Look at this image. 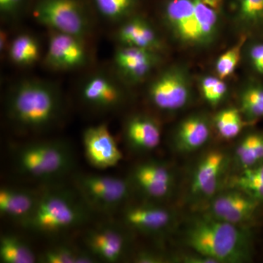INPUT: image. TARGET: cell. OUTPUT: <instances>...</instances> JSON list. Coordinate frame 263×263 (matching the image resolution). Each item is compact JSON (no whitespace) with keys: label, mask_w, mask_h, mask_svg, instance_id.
Wrapping results in <instances>:
<instances>
[{"label":"cell","mask_w":263,"mask_h":263,"mask_svg":"<svg viewBox=\"0 0 263 263\" xmlns=\"http://www.w3.org/2000/svg\"><path fill=\"white\" fill-rule=\"evenodd\" d=\"M7 118L20 134L38 135L58 125L65 105L61 91L49 81L29 79L10 88L5 101Z\"/></svg>","instance_id":"6da1fadb"},{"label":"cell","mask_w":263,"mask_h":263,"mask_svg":"<svg viewBox=\"0 0 263 263\" xmlns=\"http://www.w3.org/2000/svg\"><path fill=\"white\" fill-rule=\"evenodd\" d=\"M223 8L224 0H165L162 22L183 47L209 48L220 35Z\"/></svg>","instance_id":"7a4b0ae2"},{"label":"cell","mask_w":263,"mask_h":263,"mask_svg":"<svg viewBox=\"0 0 263 263\" xmlns=\"http://www.w3.org/2000/svg\"><path fill=\"white\" fill-rule=\"evenodd\" d=\"M96 216L72 184L53 183L40 186L35 209L22 227L37 235L56 236L84 229Z\"/></svg>","instance_id":"3957f363"},{"label":"cell","mask_w":263,"mask_h":263,"mask_svg":"<svg viewBox=\"0 0 263 263\" xmlns=\"http://www.w3.org/2000/svg\"><path fill=\"white\" fill-rule=\"evenodd\" d=\"M183 241L193 252L216 263H243L252 257V236L243 226L230 224L206 212L192 218Z\"/></svg>","instance_id":"277c9868"},{"label":"cell","mask_w":263,"mask_h":263,"mask_svg":"<svg viewBox=\"0 0 263 263\" xmlns=\"http://www.w3.org/2000/svg\"><path fill=\"white\" fill-rule=\"evenodd\" d=\"M15 174L43 185L61 183L76 172L73 147L62 139H37L19 145L12 154Z\"/></svg>","instance_id":"5b68a950"},{"label":"cell","mask_w":263,"mask_h":263,"mask_svg":"<svg viewBox=\"0 0 263 263\" xmlns=\"http://www.w3.org/2000/svg\"><path fill=\"white\" fill-rule=\"evenodd\" d=\"M70 180L90 210L104 218L120 213L135 195L127 177L76 171Z\"/></svg>","instance_id":"8992f818"},{"label":"cell","mask_w":263,"mask_h":263,"mask_svg":"<svg viewBox=\"0 0 263 263\" xmlns=\"http://www.w3.org/2000/svg\"><path fill=\"white\" fill-rule=\"evenodd\" d=\"M81 242L98 262H122L132 256L133 232L119 221H98L82 229Z\"/></svg>","instance_id":"52a82bcc"},{"label":"cell","mask_w":263,"mask_h":263,"mask_svg":"<svg viewBox=\"0 0 263 263\" xmlns=\"http://www.w3.org/2000/svg\"><path fill=\"white\" fill-rule=\"evenodd\" d=\"M146 95L151 105L160 111L171 113L182 110L193 99L190 70L180 64L166 67L151 81Z\"/></svg>","instance_id":"ba28073f"},{"label":"cell","mask_w":263,"mask_h":263,"mask_svg":"<svg viewBox=\"0 0 263 263\" xmlns=\"http://www.w3.org/2000/svg\"><path fill=\"white\" fill-rule=\"evenodd\" d=\"M32 15L37 23L50 31L84 40L91 33L89 14L81 0H37Z\"/></svg>","instance_id":"9c48e42d"},{"label":"cell","mask_w":263,"mask_h":263,"mask_svg":"<svg viewBox=\"0 0 263 263\" xmlns=\"http://www.w3.org/2000/svg\"><path fill=\"white\" fill-rule=\"evenodd\" d=\"M127 178L135 195L138 194L146 201H162L174 190V172L161 161L148 160L136 164Z\"/></svg>","instance_id":"30bf717a"},{"label":"cell","mask_w":263,"mask_h":263,"mask_svg":"<svg viewBox=\"0 0 263 263\" xmlns=\"http://www.w3.org/2000/svg\"><path fill=\"white\" fill-rule=\"evenodd\" d=\"M83 105L96 113H109L120 108L126 100L120 83L107 72H94L83 81L79 90Z\"/></svg>","instance_id":"8fae6325"},{"label":"cell","mask_w":263,"mask_h":263,"mask_svg":"<svg viewBox=\"0 0 263 263\" xmlns=\"http://www.w3.org/2000/svg\"><path fill=\"white\" fill-rule=\"evenodd\" d=\"M119 214L127 229L150 236L164 234L176 221L174 212L155 202H129Z\"/></svg>","instance_id":"7c38bea8"},{"label":"cell","mask_w":263,"mask_h":263,"mask_svg":"<svg viewBox=\"0 0 263 263\" xmlns=\"http://www.w3.org/2000/svg\"><path fill=\"white\" fill-rule=\"evenodd\" d=\"M229 163V155L223 150L212 149L202 156L192 175V196L209 201L217 195Z\"/></svg>","instance_id":"4fadbf2b"},{"label":"cell","mask_w":263,"mask_h":263,"mask_svg":"<svg viewBox=\"0 0 263 263\" xmlns=\"http://www.w3.org/2000/svg\"><path fill=\"white\" fill-rule=\"evenodd\" d=\"M89 61L85 40L66 33L51 31L44 58L45 65L51 70H76Z\"/></svg>","instance_id":"5bb4252c"},{"label":"cell","mask_w":263,"mask_h":263,"mask_svg":"<svg viewBox=\"0 0 263 263\" xmlns=\"http://www.w3.org/2000/svg\"><path fill=\"white\" fill-rule=\"evenodd\" d=\"M82 141L85 157L88 163L97 170L115 167L122 160V152L105 123L86 128L83 133Z\"/></svg>","instance_id":"9a60e30c"},{"label":"cell","mask_w":263,"mask_h":263,"mask_svg":"<svg viewBox=\"0 0 263 263\" xmlns=\"http://www.w3.org/2000/svg\"><path fill=\"white\" fill-rule=\"evenodd\" d=\"M207 214L219 220L243 226L252 220L261 203L238 189L219 192L209 200Z\"/></svg>","instance_id":"2e32d148"},{"label":"cell","mask_w":263,"mask_h":263,"mask_svg":"<svg viewBox=\"0 0 263 263\" xmlns=\"http://www.w3.org/2000/svg\"><path fill=\"white\" fill-rule=\"evenodd\" d=\"M161 60L160 52L122 45L116 50L114 58L119 77L129 84L144 81L160 65Z\"/></svg>","instance_id":"e0dca14e"},{"label":"cell","mask_w":263,"mask_h":263,"mask_svg":"<svg viewBox=\"0 0 263 263\" xmlns=\"http://www.w3.org/2000/svg\"><path fill=\"white\" fill-rule=\"evenodd\" d=\"M123 136L126 145L132 152L148 153L160 146L162 129L155 117L137 114L126 119Z\"/></svg>","instance_id":"ac0fdd59"},{"label":"cell","mask_w":263,"mask_h":263,"mask_svg":"<svg viewBox=\"0 0 263 263\" xmlns=\"http://www.w3.org/2000/svg\"><path fill=\"white\" fill-rule=\"evenodd\" d=\"M212 121L205 114L195 113L184 118L174 129V149L192 153L205 146L212 137Z\"/></svg>","instance_id":"d6986e66"},{"label":"cell","mask_w":263,"mask_h":263,"mask_svg":"<svg viewBox=\"0 0 263 263\" xmlns=\"http://www.w3.org/2000/svg\"><path fill=\"white\" fill-rule=\"evenodd\" d=\"M39 193L40 188L3 186L0 190V214L22 227L34 212Z\"/></svg>","instance_id":"ffe728a7"},{"label":"cell","mask_w":263,"mask_h":263,"mask_svg":"<svg viewBox=\"0 0 263 263\" xmlns=\"http://www.w3.org/2000/svg\"><path fill=\"white\" fill-rule=\"evenodd\" d=\"M116 37L122 46H134L160 53L163 48L154 26L141 15H133L121 22Z\"/></svg>","instance_id":"44dd1931"},{"label":"cell","mask_w":263,"mask_h":263,"mask_svg":"<svg viewBox=\"0 0 263 263\" xmlns=\"http://www.w3.org/2000/svg\"><path fill=\"white\" fill-rule=\"evenodd\" d=\"M233 22L241 35L263 37V0H233Z\"/></svg>","instance_id":"7402d4cb"},{"label":"cell","mask_w":263,"mask_h":263,"mask_svg":"<svg viewBox=\"0 0 263 263\" xmlns=\"http://www.w3.org/2000/svg\"><path fill=\"white\" fill-rule=\"evenodd\" d=\"M38 262L43 263H95L98 262L89 251L81 245L68 242L54 243L38 255Z\"/></svg>","instance_id":"603a6c76"},{"label":"cell","mask_w":263,"mask_h":263,"mask_svg":"<svg viewBox=\"0 0 263 263\" xmlns=\"http://www.w3.org/2000/svg\"><path fill=\"white\" fill-rule=\"evenodd\" d=\"M233 159L240 171L263 164V132L246 133L235 147Z\"/></svg>","instance_id":"cb8c5ba5"},{"label":"cell","mask_w":263,"mask_h":263,"mask_svg":"<svg viewBox=\"0 0 263 263\" xmlns=\"http://www.w3.org/2000/svg\"><path fill=\"white\" fill-rule=\"evenodd\" d=\"M238 108L249 124L263 119V83L250 79L242 85L238 92Z\"/></svg>","instance_id":"d4e9b609"},{"label":"cell","mask_w":263,"mask_h":263,"mask_svg":"<svg viewBox=\"0 0 263 263\" xmlns=\"http://www.w3.org/2000/svg\"><path fill=\"white\" fill-rule=\"evenodd\" d=\"M7 53L14 65L29 67L41 60V46L37 38L32 34L22 33L10 41Z\"/></svg>","instance_id":"484cf974"},{"label":"cell","mask_w":263,"mask_h":263,"mask_svg":"<svg viewBox=\"0 0 263 263\" xmlns=\"http://www.w3.org/2000/svg\"><path fill=\"white\" fill-rule=\"evenodd\" d=\"M0 260L3 263H34L38 256L22 237L4 234L0 238Z\"/></svg>","instance_id":"4316f807"},{"label":"cell","mask_w":263,"mask_h":263,"mask_svg":"<svg viewBox=\"0 0 263 263\" xmlns=\"http://www.w3.org/2000/svg\"><path fill=\"white\" fill-rule=\"evenodd\" d=\"M213 126L224 140H231L239 136L247 124L238 108L229 107L219 110L214 116Z\"/></svg>","instance_id":"83f0119b"},{"label":"cell","mask_w":263,"mask_h":263,"mask_svg":"<svg viewBox=\"0 0 263 263\" xmlns=\"http://www.w3.org/2000/svg\"><path fill=\"white\" fill-rule=\"evenodd\" d=\"M233 188L238 189L249 196L263 202V164L243 170L233 181Z\"/></svg>","instance_id":"f1b7e54d"},{"label":"cell","mask_w":263,"mask_h":263,"mask_svg":"<svg viewBox=\"0 0 263 263\" xmlns=\"http://www.w3.org/2000/svg\"><path fill=\"white\" fill-rule=\"evenodd\" d=\"M249 37L241 35L238 41L229 49L221 53L216 60V76L226 80L234 73L243 55L246 44Z\"/></svg>","instance_id":"f546056e"},{"label":"cell","mask_w":263,"mask_h":263,"mask_svg":"<svg viewBox=\"0 0 263 263\" xmlns=\"http://www.w3.org/2000/svg\"><path fill=\"white\" fill-rule=\"evenodd\" d=\"M99 13L112 22H122L133 15L138 0H93Z\"/></svg>","instance_id":"4dcf8cb0"},{"label":"cell","mask_w":263,"mask_h":263,"mask_svg":"<svg viewBox=\"0 0 263 263\" xmlns=\"http://www.w3.org/2000/svg\"><path fill=\"white\" fill-rule=\"evenodd\" d=\"M198 87L203 100L212 108L219 106L228 95V84L217 76H202Z\"/></svg>","instance_id":"1f68e13d"},{"label":"cell","mask_w":263,"mask_h":263,"mask_svg":"<svg viewBox=\"0 0 263 263\" xmlns=\"http://www.w3.org/2000/svg\"><path fill=\"white\" fill-rule=\"evenodd\" d=\"M243 54L249 67L256 75L263 76V40L261 37L249 38Z\"/></svg>","instance_id":"d6a6232c"},{"label":"cell","mask_w":263,"mask_h":263,"mask_svg":"<svg viewBox=\"0 0 263 263\" xmlns=\"http://www.w3.org/2000/svg\"><path fill=\"white\" fill-rule=\"evenodd\" d=\"M27 0H0V13L3 18L15 19L22 13Z\"/></svg>","instance_id":"836d02e7"},{"label":"cell","mask_w":263,"mask_h":263,"mask_svg":"<svg viewBox=\"0 0 263 263\" xmlns=\"http://www.w3.org/2000/svg\"><path fill=\"white\" fill-rule=\"evenodd\" d=\"M133 262L137 263H164L168 259L163 254L152 250H141L132 254Z\"/></svg>","instance_id":"e575fe53"},{"label":"cell","mask_w":263,"mask_h":263,"mask_svg":"<svg viewBox=\"0 0 263 263\" xmlns=\"http://www.w3.org/2000/svg\"><path fill=\"white\" fill-rule=\"evenodd\" d=\"M173 262H183V263H216L215 260L202 255L201 254L193 252L190 253H184L181 254L180 257H176L175 258L171 259Z\"/></svg>","instance_id":"d590c367"},{"label":"cell","mask_w":263,"mask_h":263,"mask_svg":"<svg viewBox=\"0 0 263 263\" xmlns=\"http://www.w3.org/2000/svg\"><path fill=\"white\" fill-rule=\"evenodd\" d=\"M10 43L9 40H8V33L5 32V30H1V34H0V51H1V53H5L8 52Z\"/></svg>","instance_id":"8d00e7d4"}]
</instances>
